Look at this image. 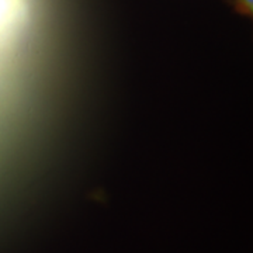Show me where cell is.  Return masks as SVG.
Wrapping results in <instances>:
<instances>
[{"mask_svg": "<svg viewBox=\"0 0 253 253\" xmlns=\"http://www.w3.org/2000/svg\"><path fill=\"white\" fill-rule=\"evenodd\" d=\"M241 6H242V11L245 13H252V7H253V0H239Z\"/></svg>", "mask_w": 253, "mask_h": 253, "instance_id": "1", "label": "cell"}]
</instances>
